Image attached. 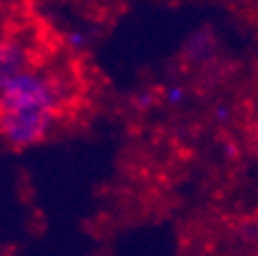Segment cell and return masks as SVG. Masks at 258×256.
Masks as SVG:
<instances>
[{"label":"cell","instance_id":"1","mask_svg":"<svg viewBox=\"0 0 258 256\" xmlns=\"http://www.w3.org/2000/svg\"><path fill=\"white\" fill-rule=\"evenodd\" d=\"M70 83L55 70L30 65L0 85V141L14 150L44 143L58 127Z\"/></svg>","mask_w":258,"mask_h":256},{"label":"cell","instance_id":"2","mask_svg":"<svg viewBox=\"0 0 258 256\" xmlns=\"http://www.w3.org/2000/svg\"><path fill=\"white\" fill-rule=\"evenodd\" d=\"M32 63V44L23 35H7L0 44V85L28 70Z\"/></svg>","mask_w":258,"mask_h":256},{"label":"cell","instance_id":"3","mask_svg":"<svg viewBox=\"0 0 258 256\" xmlns=\"http://www.w3.org/2000/svg\"><path fill=\"white\" fill-rule=\"evenodd\" d=\"M5 37H7V35H5V32H3V28H0V44L5 42Z\"/></svg>","mask_w":258,"mask_h":256}]
</instances>
